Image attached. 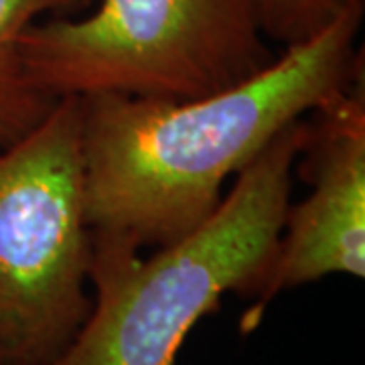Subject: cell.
<instances>
[{"label": "cell", "instance_id": "obj_1", "mask_svg": "<svg viewBox=\"0 0 365 365\" xmlns=\"http://www.w3.org/2000/svg\"><path fill=\"white\" fill-rule=\"evenodd\" d=\"M364 11V0H347L268 69L207 98H79L91 234L158 250L199 230L220 207L223 182L365 73Z\"/></svg>", "mask_w": 365, "mask_h": 365}, {"label": "cell", "instance_id": "obj_6", "mask_svg": "<svg viewBox=\"0 0 365 365\" xmlns=\"http://www.w3.org/2000/svg\"><path fill=\"white\" fill-rule=\"evenodd\" d=\"M93 0H0V148L11 146L51 112L57 100L26 73L19 41L43 14L76 13Z\"/></svg>", "mask_w": 365, "mask_h": 365}, {"label": "cell", "instance_id": "obj_2", "mask_svg": "<svg viewBox=\"0 0 365 365\" xmlns=\"http://www.w3.org/2000/svg\"><path fill=\"white\" fill-rule=\"evenodd\" d=\"M309 120L280 132L244 170L215 213L181 242L140 250L91 234L90 317L47 365H175L182 341L223 294L250 297L272 258Z\"/></svg>", "mask_w": 365, "mask_h": 365}, {"label": "cell", "instance_id": "obj_3", "mask_svg": "<svg viewBox=\"0 0 365 365\" xmlns=\"http://www.w3.org/2000/svg\"><path fill=\"white\" fill-rule=\"evenodd\" d=\"M264 0H100L83 19L33 23L19 41L31 81L51 96L197 100L276 61Z\"/></svg>", "mask_w": 365, "mask_h": 365}, {"label": "cell", "instance_id": "obj_7", "mask_svg": "<svg viewBox=\"0 0 365 365\" xmlns=\"http://www.w3.org/2000/svg\"><path fill=\"white\" fill-rule=\"evenodd\" d=\"M347 0H264V33L268 39L294 45L311 39L339 13Z\"/></svg>", "mask_w": 365, "mask_h": 365}, {"label": "cell", "instance_id": "obj_4", "mask_svg": "<svg viewBox=\"0 0 365 365\" xmlns=\"http://www.w3.org/2000/svg\"><path fill=\"white\" fill-rule=\"evenodd\" d=\"M81 102L0 148V357L47 365L91 313Z\"/></svg>", "mask_w": 365, "mask_h": 365}, {"label": "cell", "instance_id": "obj_5", "mask_svg": "<svg viewBox=\"0 0 365 365\" xmlns=\"http://www.w3.org/2000/svg\"><path fill=\"white\" fill-rule=\"evenodd\" d=\"M311 118L299 165L311 193L288 203L242 333L260 325L266 307L284 290L331 274L365 276V73Z\"/></svg>", "mask_w": 365, "mask_h": 365}, {"label": "cell", "instance_id": "obj_8", "mask_svg": "<svg viewBox=\"0 0 365 365\" xmlns=\"http://www.w3.org/2000/svg\"><path fill=\"white\" fill-rule=\"evenodd\" d=\"M0 365H6V364H4V361H2V357H0Z\"/></svg>", "mask_w": 365, "mask_h": 365}]
</instances>
